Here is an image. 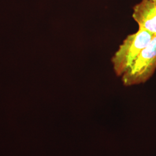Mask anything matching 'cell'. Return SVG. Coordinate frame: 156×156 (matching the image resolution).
I'll use <instances>...</instances> for the list:
<instances>
[{
	"label": "cell",
	"mask_w": 156,
	"mask_h": 156,
	"mask_svg": "<svg viewBox=\"0 0 156 156\" xmlns=\"http://www.w3.org/2000/svg\"><path fill=\"white\" fill-rule=\"evenodd\" d=\"M156 70V35L142 50L133 65L122 76L126 86L145 83Z\"/></svg>",
	"instance_id": "cell-2"
},
{
	"label": "cell",
	"mask_w": 156,
	"mask_h": 156,
	"mask_svg": "<svg viewBox=\"0 0 156 156\" xmlns=\"http://www.w3.org/2000/svg\"><path fill=\"white\" fill-rule=\"evenodd\" d=\"M133 17L139 28L156 35V4L151 0H142L133 7Z\"/></svg>",
	"instance_id": "cell-3"
},
{
	"label": "cell",
	"mask_w": 156,
	"mask_h": 156,
	"mask_svg": "<svg viewBox=\"0 0 156 156\" xmlns=\"http://www.w3.org/2000/svg\"><path fill=\"white\" fill-rule=\"evenodd\" d=\"M153 36L145 30L139 28L137 32L128 35L123 41L112 58L113 69L117 76H122L128 70Z\"/></svg>",
	"instance_id": "cell-1"
},
{
	"label": "cell",
	"mask_w": 156,
	"mask_h": 156,
	"mask_svg": "<svg viewBox=\"0 0 156 156\" xmlns=\"http://www.w3.org/2000/svg\"><path fill=\"white\" fill-rule=\"evenodd\" d=\"M151 1H153L154 2H155L156 4V0H151Z\"/></svg>",
	"instance_id": "cell-4"
}]
</instances>
